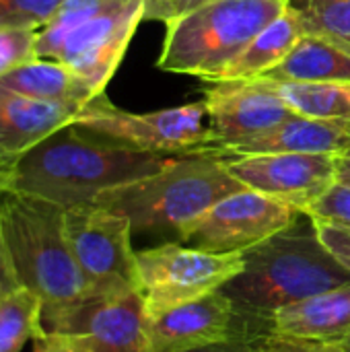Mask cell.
<instances>
[{
	"label": "cell",
	"mask_w": 350,
	"mask_h": 352,
	"mask_svg": "<svg viewBox=\"0 0 350 352\" xmlns=\"http://www.w3.org/2000/svg\"><path fill=\"white\" fill-rule=\"evenodd\" d=\"M173 157L136 151L70 124L19 155L0 157V194L62 208L95 204L103 192L153 175Z\"/></svg>",
	"instance_id": "obj_1"
},
{
	"label": "cell",
	"mask_w": 350,
	"mask_h": 352,
	"mask_svg": "<svg viewBox=\"0 0 350 352\" xmlns=\"http://www.w3.org/2000/svg\"><path fill=\"white\" fill-rule=\"evenodd\" d=\"M241 256L243 270L221 291L264 336L276 309L350 285V272L320 241L311 219L307 227L295 221Z\"/></svg>",
	"instance_id": "obj_2"
},
{
	"label": "cell",
	"mask_w": 350,
	"mask_h": 352,
	"mask_svg": "<svg viewBox=\"0 0 350 352\" xmlns=\"http://www.w3.org/2000/svg\"><path fill=\"white\" fill-rule=\"evenodd\" d=\"M0 248L14 285L33 291L43 301V314L89 295L66 237L62 206L0 194Z\"/></svg>",
	"instance_id": "obj_3"
},
{
	"label": "cell",
	"mask_w": 350,
	"mask_h": 352,
	"mask_svg": "<svg viewBox=\"0 0 350 352\" xmlns=\"http://www.w3.org/2000/svg\"><path fill=\"white\" fill-rule=\"evenodd\" d=\"M217 153L173 157L142 179L103 192L95 204L128 217L134 233L177 237L223 198L243 190Z\"/></svg>",
	"instance_id": "obj_4"
},
{
	"label": "cell",
	"mask_w": 350,
	"mask_h": 352,
	"mask_svg": "<svg viewBox=\"0 0 350 352\" xmlns=\"http://www.w3.org/2000/svg\"><path fill=\"white\" fill-rule=\"evenodd\" d=\"M289 4L291 0H212L165 25L157 66L165 72L217 82Z\"/></svg>",
	"instance_id": "obj_5"
},
{
	"label": "cell",
	"mask_w": 350,
	"mask_h": 352,
	"mask_svg": "<svg viewBox=\"0 0 350 352\" xmlns=\"http://www.w3.org/2000/svg\"><path fill=\"white\" fill-rule=\"evenodd\" d=\"M74 124L97 136L157 155L208 153L210 144L208 109L204 101L132 113L116 107L103 93L83 109Z\"/></svg>",
	"instance_id": "obj_6"
},
{
	"label": "cell",
	"mask_w": 350,
	"mask_h": 352,
	"mask_svg": "<svg viewBox=\"0 0 350 352\" xmlns=\"http://www.w3.org/2000/svg\"><path fill=\"white\" fill-rule=\"evenodd\" d=\"M66 237L89 295L138 291V264L128 217L99 204L64 208Z\"/></svg>",
	"instance_id": "obj_7"
},
{
	"label": "cell",
	"mask_w": 350,
	"mask_h": 352,
	"mask_svg": "<svg viewBox=\"0 0 350 352\" xmlns=\"http://www.w3.org/2000/svg\"><path fill=\"white\" fill-rule=\"evenodd\" d=\"M136 264L146 314L221 291L245 266L241 254H212L184 243H163L136 252Z\"/></svg>",
	"instance_id": "obj_8"
},
{
	"label": "cell",
	"mask_w": 350,
	"mask_h": 352,
	"mask_svg": "<svg viewBox=\"0 0 350 352\" xmlns=\"http://www.w3.org/2000/svg\"><path fill=\"white\" fill-rule=\"evenodd\" d=\"M299 214L305 212L243 188L208 208L179 239L184 245L212 254H243L289 229Z\"/></svg>",
	"instance_id": "obj_9"
},
{
	"label": "cell",
	"mask_w": 350,
	"mask_h": 352,
	"mask_svg": "<svg viewBox=\"0 0 350 352\" xmlns=\"http://www.w3.org/2000/svg\"><path fill=\"white\" fill-rule=\"evenodd\" d=\"M221 159L248 190L281 200L299 212H307L338 182V155L334 153L225 155Z\"/></svg>",
	"instance_id": "obj_10"
},
{
	"label": "cell",
	"mask_w": 350,
	"mask_h": 352,
	"mask_svg": "<svg viewBox=\"0 0 350 352\" xmlns=\"http://www.w3.org/2000/svg\"><path fill=\"white\" fill-rule=\"evenodd\" d=\"M43 328L62 336H80L99 352H151L140 291L87 295L60 311L43 314Z\"/></svg>",
	"instance_id": "obj_11"
},
{
	"label": "cell",
	"mask_w": 350,
	"mask_h": 352,
	"mask_svg": "<svg viewBox=\"0 0 350 352\" xmlns=\"http://www.w3.org/2000/svg\"><path fill=\"white\" fill-rule=\"evenodd\" d=\"M208 109V153L225 155L239 142L281 126L295 111L285 103L276 85L266 78L221 80L204 91Z\"/></svg>",
	"instance_id": "obj_12"
},
{
	"label": "cell",
	"mask_w": 350,
	"mask_h": 352,
	"mask_svg": "<svg viewBox=\"0 0 350 352\" xmlns=\"http://www.w3.org/2000/svg\"><path fill=\"white\" fill-rule=\"evenodd\" d=\"M146 322L151 352H190L225 340L264 338L223 291L146 314Z\"/></svg>",
	"instance_id": "obj_13"
},
{
	"label": "cell",
	"mask_w": 350,
	"mask_h": 352,
	"mask_svg": "<svg viewBox=\"0 0 350 352\" xmlns=\"http://www.w3.org/2000/svg\"><path fill=\"white\" fill-rule=\"evenodd\" d=\"M140 23L142 0L113 6L74 29L62 43L56 60L68 64L97 93H105Z\"/></svg>",
	"instance_id": "obj_14"
},
{
	"label": "cell",
	"mask_w": 350,
	"mask_h": 352,
	"mask_svg": "<svg viewBox=\"0 0 350 352\" xmlns=\"http://www.w3.org/2000/svg\"><path fill=\"white\" fill-rule=\"evenodd\" d=\"M83 105L33 99L0 87V157L19 155L74 124Z\"/></svg>",
	"instance_id": "obj_15"
},
{
	"label": "cell",
	"mask_w": 350,
	"mask_h": 352,
	"mask_svg": "<svg viewBox=\"0 0 350 352\" xmlns=\"http://www.w3.org/2000/svg\"><path fill=\"white\" fill-rule=\"evenodd\" d=\"M270 332L344 346L350 340V285L276 309Z\"/></svg>",
	"instance_id": "obj_16"
},
{
	"label": "cell",
	"mask_w": 350,
	"mask_h": 352,
	"mask_svg": "<svg viewBox=\"0 0 350 352\" xmlns=\"http://www.w3.org/2000/svg\"><path fill=\"white\" fill-rule=\"evenodd\" d=\"M350 146V124L328 122L295 113L270 132L239 142L225 155H268V153H307L340 155ZM221 155V157H225Z\"/></svg>",
	"instance_id": "obj_17"
},
{
	"label": "cell",
	"mask_w": 350,
	"mask_h": 352,
	"mask_svg": "<svg viewBox=\"0 0 350 352\" xmlns=\"http://www.w3.org/2000/svg\"><path fill=\"white\" fill-rule=\"evenodd\" d=\"M0 87L52 103L87 107L99 95L89 80L56 58H33L0 78Z\"/></svg>",
	"instance_id": "obj_18"
},
{
	"label": "cell",
	"mask_w": 350,
	"mask_h": 352,
	"mask_svg": "<svg viewBox=\"0 0 350 352\" xmlns=\"http://www.w3.org/2000/svg\"><path fill=\"white\" fill-rule=\"evenodd\" d=\"M260 78L272 82H350V52L326 37L303 33L285 60Z\"/></svg>",
	"instance_id": "obj_19"
},
{
	"label": "cell",
	"mask_w": 350,
	"mask_h": 352,
	"mask_svg": "<svg viewBox=\"0 0 350 352\" xmlns=\"http://www.w3.org/2000/svg\"><path fill=\"white\" fill-rule=\"evenodd\" d=\"M305 33L301 16L293 2L289 8L270 23L235 60L233 64L223 72V76L217 80H250L260 78L268 70H272L276 64L285 60V56L295 47V43Z\"/></svg>",
	"instance_id": "obj_20"
},
{
	"label": "cell",
	"mask_w": 350,
	"mask_h": 352,
	"mask_svg": "<svg viewBox=\"0 0 350 352\" xmlns=\"http://www.w3.org/2000/svg\"><path fill=\"white\" fill-rule=\"evenodd\" d=\"M45 332L43 301L33 291L17 287L0 299V352H21Z\"/></svg>",
	"instance_id": "obj_21"
},
{
	"label": "cell",
	"mask_w": 350,
	"mask_h": 352,
	"mask_svg": "<svg viewBox=\"0 0 350 352\" xmlns=\"http://www.w3.org/2000/svg\"><path fill=\"white\" fill-rule=\"evenodd\" d=\"M299 116L350 124V82H274Z\"/></svg>",
	"instance_id": "obj_22"
},
{
	"label": "cell",
	"mask_w": 350,
	"mask_h": 352,
	"mask_svg": "<svg viewBox=\"0 0 350 352\" xmlns=\"http://www.w3.org/2000/svg\"><path fill=\"white\" fill-rule=\"evenodd\" d=\"M124 2L128 0H64L54 19L37 31V58H56L74 29Z\"/></svg>",
	"instance_id": "obj_23"
},
{
	"label": "cell",
	"mask_w": 350,
	"mask_h": 352,
	"mask_svg": "<svg viewBox=\"0 0 350 352\" xmlns=\"http://www.w3.org/2000/svg\"><path fill=\"white\" fill-rule=\"evenodd\" d=\"M305 33L326 37L350 52V0H291Z\"/></svg>",
	"instance_id": "obj_24"
},
{
	"label": "cell",
	"mask_w": 350,
	"mask_h": 352,
	"mask_svg": "<svg viewBox=\"0 0 350 352\" xmlns=\"http://www.w3.org/2000/svg\"><path fill=\"white\" fill-rule=\"evenodd\" d=\"M64 0H0V27L43 29Z\"/></svg>",
	"instance_id": "obj_25"
},
{
	"label": "cell",
	"mask_w": 350,
	"mask_h": 352,
	"mask_svg": "<svg viewBox=\"0 0 350 352\" xmlns=\"http://www.w3.org/2000/svg\"><path fill=\"white\" fill-rule=\"evenodd\" d=\"M37 58V31L0 27V78Z\"/></svg>",
	"instance_id": "obj_26"
},
{
	"label": "cell",
	"mask_w": 350,
	"mask_h": 352,
	"mask_svg": "<svg viewBox=\"0 0 350 352\" xmlns=\"http://www.w3.org/2000/svg\"><path fill=\"white\" fill-rule=\"evenodd\" d=\"M314 221H326L350 229V186L336 182L316 204L305 212Z\"/></svg>",
	"instance_id": "obj_27"
},
{
	"label": "cell",
	"mask_w": 350,
	"mask_h": 352,
	"mask_svg": "<svg viewBox=\"0 0 350 352\" xmlns=\"http://www.w3.org/2000/svg\"><path fill=\"white\" fill-rule=\"evenodd\" d=\"M212 0H142V21L169 25Z\"/></svg>",
	"instance_id": "obj_28"
},
{
	"label": "cell",
	"mask_w": 350,
	"mask_h": 352,
	"mask_svg": "<svg viewBox=\"0 0 350 352\" xmlns=\"http://www.w3.org/2000/svg\"><path fill=\"white\" fill-rule=\"evenodd\" d=\"M258 352H347L338 344H324L314 340H301L285 334H266L258 340Z\"/></svg>",
	"instance_id": "obj_29"
},
{
	"label": "cell",
	"mask_w": 350,
	"mask_h": 352,
	"mask_svg": "<svg viewBox=\"0 0 350 352\" xmlns=\"http://www.w3.org/2000/svg\"><path fill=\"white\" fill-rule=\"evenodd\" d=\"M314 227L326 250L350 272V229L326 221H314Z\"/></svg>",
	"instance_id": "obj_30"
},
{
	"label": "cell",
	"mask_w": 350,
	"mask_h": 352,
	"mask_svg": "<svg viewBox=\"0 0 350 352\" xmlns=\"http://www.w3.org/2000/svg\"><path fill=\"white\" fill-rule=\"evenodd\" d=\"M190 352H258V340H225V342H217V344H208L202 349Z\"/></svg>",
	"instance_id": "obj_31"
},
{
	"label": "cell",
	"mask_w": 350,
	"mask_h": 352,
	"mask_svg": "<svg viewBox=\"0 0 350 352\" xmlns=\"http://www.w3.org/2000/svg\"><path fill=\"white\" fill-rule=\"evenodd\" d=\"M33 352H68L66 338L56 332H45L43 338L35 340V351Z\"/></svg>",
	"instance_id": "obj_32"
},
{
	"label": "cell",
	"mask_w": 350,
	"mask_h": 352,
	"mask_svg": "<svg viewBox=\"0 0 350 352\" xmlns=\"http://www.w3.org/2000/svg\"><path fill=\"white\" fill-rule=\"evenodd\" d=\"M12 289H17L12 276H10V270L6 266V260H4V254H2V248H0V299L10 293Z\"/></svg>",
	"instance_id": "obj_33"
},
{
	"label": "cell",
	"mask_w": 350,
	"mask_h": 352,
	"mask_svg": "<svg viewBox=\"0 0 350 352\" xmlns=\"http://www.w3.org/2000/svg\"><path fill=\"white\" fill-rule=\"evenodd\" d=\"M66 344H68V352H99L89 340L80 338V336H64Z\"/></svg>",
	"instance_id": "obj_34"
},
{
	"label": "cell",
	"mask_w": 350,
	"mask_h": 352,
	"mask_svg": "<svg viewBox=\"0 0 350 352\" xmlns=\"http://www.w3.org/2000/svg\"><path fill=\"white\" fill-rule=\"evenodd\" d=\"M338 182L350 186V146L338 155Z\"/></svg>",
	"instance_id": "obj_35"
},
{
	"label": "cell",
	"mask_w": 350,
	"mask_h": 352,
	"mask_svg": "<svg viewBox=\"0 0 350 352\" xmlns=\"http://www.w3.org/2000/svg\"><path fill=\"white\" fill-rule=\"evenodd\" d=\"M344 351L350 352V340H349V342H347V344H344Z\"/></svg>",
	"instance_id": "obj_36"
}]
</instances>
